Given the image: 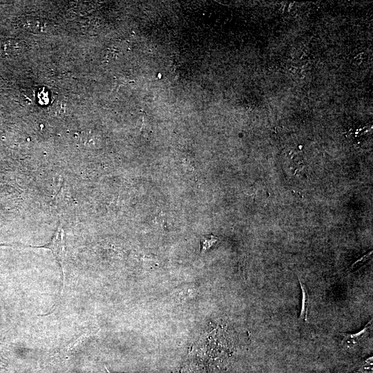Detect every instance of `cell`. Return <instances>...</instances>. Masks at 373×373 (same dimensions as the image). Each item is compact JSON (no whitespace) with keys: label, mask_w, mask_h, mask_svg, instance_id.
<instances>
[{"label":"cell","mask_w":373,"mask_h":373,"mask_svg":"<svg viewBox=\"0 0 373 373\" xmlns=\"http://www.w3.org/2000/svg\"><path fill=\"white\" fill-rule=\"evenodd\" d=\"M21 25L23 28L34 32H46L50 26L48 21L32 17H25L21 20Z\"/></svg>","instance_id":"obj_2"},{"label":"cell","mask_w":373,"mask_h":373,"mask_svg":"<svg viewBox=\"0 0 373 373\" xmlns=\"http://www.w3.org/2000/svg\"><path fill=\"white\" fill-rule=\"evenodd\" d=\"M47 247L52 251L64 269L63 264L65 257V246L62 233L58 232L52 242L47 245Z\"/></svg>","instance_id":"obj_3"},{"label":"cell","mask_w":373,"mask_h":373,"mask_svg":"<svg viewBox=\"0 0 373 373\" xmlns=\"http://www.w3.org/2000/svg\"><path fill=\"white\" fill-rule=\"evenodd\" d=\"M298 279L302 289V305L299 319L303 321V322H307L308 310L310 304V296L306 285L302 283V280L300 278Z\"/></svg>","instance_id":"obj_4"},{"label":"cell","mask_w":373,"mask_h":373,"mask_svg":"<svg viewBox=\"0 0 373 373\" xmlns=\"http://www.w3.org/2000/svg\"><path fill=\"white\" fill-rule=\"evenodd\" d=\"M106 372H107L108 373H111L106 367Z\"/></svg>","instance_id":"obj_11"},{"label":"cell","mask_w":373,"mask_h":373,"mask_svg":"<svg viewBox=\"0 0 373 373\" xmlns=\"http://www.w3.org/2000/svg\"><path fill=\"white\" fill-rule=\"evenodd\" d=\"M360 373H372V356L365 361L359 369Z\"/></svg>","instance_id":"obj_9"},{"label":"cell","mask_w":373,"mask_h":373,"mask_svg":"<svg viewBox=\"0 0 373 373\" xmlns=\"http://www.w3.org/2000/svg\"><path fill=\"white\" fill-rule=\"evenodd\" d=\"M216 241V238L213 236H210L207 239L204 238V241L202 240V242L203 250L210 247Z\"/></svg>","instance_id":"obj_10"},{"label":"cell","mask_w":373,"mask_h":373,"mask_svg":"<svg viewBox=\"0 0 373 373\" xmlns=\"http://www.w3.org/2000/svg\"><path fill=\"white\" fill-rule=\"evenodd\" d=\"M66 108H68L66 102H64L63 100H57L50 107L51 113H54L57 115L59 114H64Z\"/></svg>","instance_id":"obj_6"},{"label":"cell","mask_w":373,"mask_h":373,"mask_svg":"<svg viewBox=\"0 0 373 373\" xmlns=\"http://www.w3.org/2000/svg\"><path fill=\"white\" fill-rule=\"evenodd\" d=\"M372 251H369L367 254L360 258L358 260H357L354 263H353L349 270L352 271L354 269L358 268V267L361 266L363 263H365L366 261H367L372 256Z\"/></svg>","instance_id":"obj_8"},{"label":"cell","mask_w":373,"mask_h":373,"mask_svg":"<svg viewBox=\"0 0 373 373\" xmlns=\"http://www.w3.org/2000/svg\"><path fill=\"white\" fill-rule=\"evenodd\" d=\"M195 293V290L193 287H186L184 289H180L177 293L180 300H186L188 297H192Z\"/></svg>","instance_id":"obj_7"},{"label":"cell","mask_w":373,"mask_h":373,"mask_svg":"<svg viewBox=\"0 0 373 373\" xmlns=\"http://www.w3.org/2000/svg\"><path fill=\"white\" fill-rule=\"evenodd\" d=\"M90 336V333L85 332L79 336L75 341L69 343L65 347V352L66 353H73L75 351L80 348V347L86 343L87 338Z\"/></svg>","instance_id":"obj_5"},{"label":"cell","mask_w":373,"mask_h":373,"mask_svg":"<svg viewBox=\"0 0 373 373\" xmlns=\"http://www.w3.org/2000/svg\"><path fill=\"white\" fill-rule=\"evenodd\" d=\"M372 327V320L370 321L365 327L356 334H341L343 338L341 345L343 348L350 350L358 345L370 333Z\"/></svg>","instance_id":"obj_1"}]
</instances>
